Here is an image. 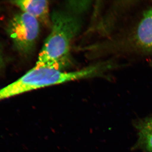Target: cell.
Listing matches in <instances>:
<instances>
[{
	"label": "cell",
	"instance_id": "cell-1",
	"mask_svg": "<svg viewBox=\"0 0 152 152\" xmlns=\"http://www.w3.org/2000/svg\"><path fill=\"white\" fill-rule=\"evenodd\" d=\"M78 13L69 8L55 11L51 16V31L44 43L34 68L61 70L69 61L72 43L81 29Z\"/></svg>",
	"mask_w": 152,
	"mask_h": 152
},
{
	"label": "cell",
	"instance_id": "cell-2",
	"mask_svg": "<svg viewBox=\"0 0 152 152\" xmlns=\"http://www.w3.org/2000/svg\"><path fill=\"white\" fill-rule=\"evenodd\" d=\"M110 71L107 61L80 70L63 72L49 68H33L15 81L0 89V102L41 88L82 79L104 75Z\"/></svg>",
	"mask_w": 152,
	"mask_h": 152
},
{
	"label": "cell",
	"instance_id": "cell-3",
	"mask_svg": "<svg viewBox=\"0 0 152 152\" xmlns=\"http://www.w3.org/2000/svg\"><path fill=\"white\" fill-rule=\"evenodd\" d=\"M112 54L152 56V7L143 12L131 27L107 43Z\"/></svg>",
	"mask_w": 152,
	"mask_h": 152
},
{
	"label": "cell",
	"instance_id": "cell-4",
	"mask_svg": "<svg viewBox=\"0 0 152 152\" xmlns=\"http://www.w3.org/2000/svg\"><path fill=\"white\" fill-rule=\"evenodd\" d=\"M7 31L14 46L23 55L33 51L39 33V21L22 12L15 15L9 22Z\"/></svg>",
	"mask_w": 152,
	"mask_h": 152
},
{
	"label": "cell",
	"instance_id": "cell-5",
	"mask_svg": "<svg viewBox=\"0 0 152 152\" xmlns=\"http://www.w3.org/2000/svg\"><path fill=\"white\" fill-rule=\"evenodd\" d=\"M18 7L22 12L35 18L39 21L51 24L49 12V4L47 1L41 0H19L12 1Z\"/></svg>",
	"mask_w": 152,
	"mask_h": 152
},
{
	"label": "cell",
	"instance_id": "cell-6",
	"mask_svg": "<svg viewBox=\"0 0 152 152\" xmlns=\"http://www.w3.org/2000/svg\"><path fill=\"white\" fill-rule=\"evenodd\" d=\"M138 132L139 146L152 152V116L139 121L136 125Z\"/></svg>",
	"mask_w": 152,
	"mask_h": 152
},
{
	"label": "cell",
	"instance_id": "cell-7",
	"mask_svg": "<svg viewBox=\"0 0 152 152\" xmlns=\"http://www.w3.org/2000/svg\"><path fill=\"white\" fill-rule=\"evenodd\" d=\"M4 55L2 49L0 47V71L4 67Z\"/></svg>",
	"mask_w": 152,
	"mask_h": 152
},
{
	"label": "cell",
	"instance_id": "cell-8",
	"mask_svg": "<svg viewBox=\"0 0 152 152\" xmlns=\"http://www.w3.org/2000/svg\"><path fill=\"white\" fill-rule=\"evenodd\" d=\"M150 65L151 66L152 68V59L150 61Z\"/></svg>",
	"mask_w": 152,
	"mask_h": 152
}]
</instances>
